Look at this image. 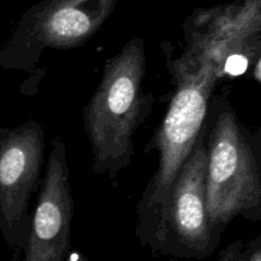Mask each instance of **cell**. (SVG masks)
I'll return each instance as SVG.
<instances>
[{
  "instance_id": "1",
  "label": "cell",
  "mask_w": 261,
  "mask_h": 261,
  "mask_svg": "<svg viewBox=\"0 0 261 261\" xmlns=\"http://www.w3.org/2000/svg\"><path fill=\"white\" fill-rule=\"evenodd\" d=\"M168 68L176 92L152 140L160 155L157 170L137 206L135 233L140 245L153 252L160 239L171 189L205 124L212 94L221 78L209 61L186 65L173 59L168 61Z\"/></svg>"
},
{
  "instance_id": "2",
  "label": "cell",
  "mask_w": 261,
  "mask_h": 261,
  "mask_svg": "<svg viewBox=\"0 0 261 261\" xmlns=\"http://www.w3.org/2000/svg\"><path fill=\"white\" fill-rule=\"evenodd\" d=\"M144 40L133 37L106 60L101 81L84 107V129L92 149V172L115 177L132 163L134 134L150 112L144 93Z\"/></svg>"
},
{
  "instance_id": "3",
  "label": "cell",
  "mask_w": 261,
  "mask_h": 261,
  "mask_svg": "<svg viewBox=\"0 0 261 261\" xmlns=\"http://www.w3.org/2000/svg\"><path fill=\"white\" fill-rule=\"evenodd\" d=\"M206 153V211L219 246L236 218L261 223V147L222 97L209 103Z\"/></svg>"
},
{
  "instance_id": "4",
  "label": "cell",
  "mask_w": 261,
  "mask_h": 261,
  "mask_svg": "<svg viewBox=\"0 0 261 261\" xmlns=\"http://www.w3.org/2000/svg\"><path fill=\"white\" fill-rule=\"evenodd\" d=\"M119 0H40L0 47V68L27 70L45 50L84 45L114 12Z\"/></svg>"
},
{
  "instance_id": "5",
  "label": "cell",
  "mask_w": 261,
  "mask_h": 261,
  "mask_svg": "<svg viewBox=\"0 0 261 261\" xmlns=\"http://www.w3.org/2000/svg\"><path fill=\"white\" fill-rule=\"evenodd\" d=\"M45 132L38 121L0 127V233L14 251H23L30 233L33 194L42 182Z\"/></svg>"
},
{
  "instance_id": "6",
  "label": "cell",
  "mask_w": 261,
  "mask_h": 261,
  "mask_svg": "<svg viewBox=\"0 0 261 261\" xmlns=\"http://www.w3.org/2000/svg\"><path fill=\"white\" fill-rule=\"evenodd\" d=\"M206 121L171 189L155 254L185 260H205L214 254L206 211Z\"/></svg>"
},
{
  "instance_id": "7",
  "label": "cell",
  "mask_w": 261,
  "mask_h": 261,
  "mask_svg": "<svg viewBox=\"0 0 261 261\" xmlns=\"http://www.w3.org/2000/svg\"><path fill=\"white\" fill-rule=\"evenodd\" d=\"M186 47L180 63L209 61L223 74L231 56L247 60L261 54V0H242L228 5L198 9L184 23Z\"/></svg>"
},
{
  "instance_id": "8",
  "label": "cell",
  "mask_w": 261,
  "mask_h": 261,
  "mask_svg": "<svg viewBox=\"0 0 261 261\" xmlns=\"http://www.w3.org/2000/svg\"><path fill=\"white\" fill-rule=\"evenodd\" d=\"M74 199L63 138L51 144L32 212L23 261H65L70 249Z\"/></svg>"
},
{
  "instance_id": "9",
  "label": "cell",
  "mask_w": 261,
  "mask_h": 261,
  "mask_svg": "<svg viewBox=\"0 0 261 261\" xmlns=\"http://www.w3.org/2000/svg\"><path fill=\"white\" fill-rule=\"evenodd\" d=\"M247 256H249V244L234 241L219 252L218 261H247Z\"/></svg>"
},
{
  "instance_id": "10",
  "label": "cell",
  "mask_w": 261,
  "mask_h": 261,
  "mask_svg": "<svg viewBox=\"0 0 261 261\" xmlns=\"http://www.w3.org/2000/svg\"><path fill=\"white\" fill-rule=\"evenodd\" d=\"M247 261H261V236L249 244Z\"/></svg>"
},
{
  "instance_id": "11",
  "label": "cell",
  "mask_w": 261,
  "mask_h": 261,
  "mask_svg": "<svg viewBox=\"0 0 261 261\" xmlns=\"http://www.w3.org/2000/svg\"><path fill=\"white\" fill-rule=\"evenodd\" d=\"M256 139H257V142H259V144H260V147H261V125L259 126V129H257V132H256Z\"/></svg>"
},
{
  "instance_id": "12",
  "label": "cell",
  "mask_w": 261,
  "mask_h": 261,
  "mask_svg": "<svg viewBox=\"0 0 261 261\" xmlns=\"http://www.w3.org/2000/svg\"><path fill=\"white\" fill-rule=\"evenodd\" d=\"M256 76L261 81V61L257 64V66H256Z\"/></svg>"
}]
</instances>
